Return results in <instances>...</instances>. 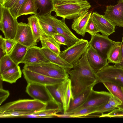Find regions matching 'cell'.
<instances>
[{
  "instance_id": "8d00e7d4",
  "label": "cell",
  "mask_w": 123,
  "mask_h": 123,
  "mask_svg": "<svg viewBox=\"0 0 123 123\" xmlns=\"http://www.w3.org/2000/svg\"><path fill=\"white\" fill-rule=\"evenodd\" d=\"M99 117H123V111L115 108L108 113L102 114Z\"/></svg>"
},
{
  "instance_id": "8992f818",
  "label": "cell",
  "mask_w": 123,
  "mask_h": 123,
  "mask_svg": "<svg viewBox=\"0 0 123 123\" xmlns=\"http://www.w3.org/2000/svg\"><path fill=\"white\" fill-rule=\"evenodd\" d=\"M97 84L108 81L123 87V67L119 64L108 65L96 73Z\"/></svg>"
},
{
  "instance_id": "ffe728a7",
  "label": "cell",
  "mask_w": 123,
  "mask_h": 123,
  "mask_svg": "<svg viewBox=\"0 0 123 123\" xmlns=\"http://www.w3.org/2000/svg\"><path fill=\"white\" fill-rule=\"evenodd\" d=\"M107 58L108 63L120 64L122 60L121 42H116L107 52Z\"/></svg>"
},
{
  "instance_id": "277c9868",
  "label": "cell",
  "mask_w": 123,
  "mask_h": 123,
  "mask_svg": "<svg viewBox=\"0 0 123 123\" xmlns=\"http://www.w3.org/2000/svg\"><path fill=\"white\" fill-rule=\"evenodd\" d=\"M48 104L33 99H21L9 102L0 107V112L11 110L39 111L47 109Z\"/></svg>"
},
{
  "instance_id": "f6af8a7d",
  "label": "cell",
  "mask_w": 123,
  "mask_h": 123,
  "mask_svg": "<svg viewBox=\"0 0 123 123\" xmlns=\"http://www.w3.org/2000/svg\"><path fill=\"white\" fill-rule=\"evenodd\" d=\"M121 42L122 46V60L121 63L120 64H119L123 67V34L122 41Z\"/></svg>"
},
{
  "instance_id": "74e56055",
  "label": "cell",
  "mask_w": 123,
  "mask_h": 123,
  "mask_svg": "<svg viewBox=\"0 0 123 123\" xmlns=\"http://www.w3.org/2000/svg\"><path fill=\"white\" fill-rule=\"evenodd\" d=\"M115 108H116L111 106L107 102L98 107L92 114L98 113L103 114L105 112H110Z\"/></svg>"
},
{
  "instance_id": "e0dca14e",
  "label": "cell",
  "mask_w": 123,
  "mask_h": 123,
  "mask_svg": "<svg viewBox=\"0 0 123 123\" xmlns=\"http://www.w3.org/2000/svg\"><path fill=\"white\" fill-rule=\"evenodd\" d=\"M91 16L99 32L108 36L115 32V26L103 16L96 12L92 13Z\"/></svg>"
},
{
  "instance_id": "d6a6232c",
  "label": "cell",
  "mask_w": 123,
  "mask_h": 123,
  "mask_svg": "<svg viewBox=\"0 0 123 123\" xmlns=\"http://www.w3.org/2000/svg\"><path fill=\"white\" fill-rule=\"evenodd\" d=\"M74 99L72 91L71 81L69 78L66 90L65 101V108L63 113H65L68 110L71 100Z\"/></svg>"
},
{
  "instance_id": "2e32d148",
  "label": "cell",
  "mask_w": 123,
  "mask_h": 123,
  "mask_svg": "<svg viewBox=\"0 0 123 123\" xmlns=\"http://www.w3.org/2000/svg\"><path fill=\"white\" fill-rule=\"evenodd\" d=\"M86 51L88 61L96 73L109 65L107 58L100 55L91 46H89Z\"/></svg>"
},
{
  "instance_id": "f35d334b",
  "label": "cell",
  "mask_w": 123,
  "mask_h": 123,
  "mask_svg": "<svg viewBox=\"0 0 123 123\" xmlns=\"http://www.w3.org/2000/svg\"><path fill=\"white\" fill-rule=\"evenodd\" d=\"M17 42L13 39H6L4 38V45L6 55L9 54L12 50Z\"/></svg>"
},
{
  "instance_id": "f1b7e54d",
  "label": "cell",
  "mask_w": 123,
  "mask_h": 123,
  "mask_svg": "<svg viewBox=\"0 0 123 123\" xmlns=\"http://www.w3.org/2000/svg\"><path fill=\"white\" fill-rule=\"evenodd\" d=\"M38 9L34 0H26L19 11L18 17L23 15L34 14L36 15Z\"/></svg>"
},
{
  "instance_id": "d590c367",
  "label": "cell",
  "mask_w": 123,
  "mask_h": 123,
  "mask_svg": "<svg viewBox=\"0 0 123 123\" xmlns=\"http://www.w3.org/2000/svg\"><path fill=\"white\" fill-rule=\"evenodd\" d=\"M26 0H18L13 6L9 9L11 13L13 16L16 18L19 10Z\"/></svg>"
},
{
  "instance_id": "b9f144b4",
  "label": "cell",
  "mask_w": 123,
  "mask_h": 123,
  "mask_svg": "<svg viewBox=\"0 0 123 123\" xmlns=\"http://www.w3.org/2000/svg\"><path fill=\"white\" fill-rule=\"evenodd\" d=\"M108 103L110 105L115 108L121 104V102L118 100L116 97L113 95L109 99Z\"/></svg>"
},
{
  "instance_id": "5b68a950",
  "label": "cell",
  "mask_w": 123,
  "mask_h": 123,
  "mask_svg": "<svg viewBox=\"0 0 123 123\" xmlns=\"http://www.w3.org/2000/svg\"><path fill=\"white\" fill-rule=\"evenodd\" d=\"M18 23L11 13L9 9L0 3V29L4 38L13 39L15 38Z\"/></svg>"
},
{
  "instance_id": "ba28073f",
  "label": "cell",
  "mask_w": 123,
  "mask_h": 123,
  "mask_svg": "<svg viewBox=\"0 0 123 123\" xmlns=\"http://www.w3.org/2000/svg\"><path fill=\"white\" fill-rule=\"evenodd\" d=\"M51 13L48 14L40 18L51 25L58 33L66 37L68 43V47L80 40V39L73 33L66 25L65 22V19L62 18V19H58L52 15Z\"/></svg>"
},
{
  "instance_id": "484cf974",
  "label": "cell",
  "mask_w": 123,
  "mask_h": 123,
  "mask_svg": "<svg viewBox=\"0 0 123 123\" xmlns=\"http://www.w3.org/2000/svg\"><path fill=\"white\" fill-rule=\"evenodd\" d=\"M40 41L42 47L47 48L59 55L60 52V46L55 41L52 36L45 34L41 35Z\"/></svg>"
},
{
  "instance_id": "7bdbcfd3",
  "label": "cell",
  "mask_w": 123,
  "mask_h": 123,
  "mask_svg": "<svg viewBox=\"0 0 123 123\" xmlns=\"http://www.w3.org/2000/svg\"><path fill=\"white\" fill-rule=\"evenodd\" d=\"M4 38L1 35L0 36V58L3 56L6 55L5 49L4 45Z\"/></svg>"
},
{
  "instance_id": "7a4b0ae2",
  "label": "cell",
  "mask_w": 123,
  "mask_h": 123,
  "mask_svg": "<svg viewBox=\"0 0 123 123\" xmlns=\"http://www.w3.org/2000/svg\"><path fill=\"white\" fill-rule=\"evenodd\" d=\"M56 16L74 19L88 12L91 5L87 0H52Z\"/></svg>"
},
{
  "instance_id": "83f0119b",
  "label": "cell",
  "mask_w": 123,
  "mask_h": 123,
  "mask_svg": "<svg viewBox=\"0 0 123 123\" xmlns=\"http://www.w3.org/2000/svg\"><path fill=\"white\" fill-rule=\"evenodd\" d=\"M39 10L36 15L39 19L49 13L53 9L52 0H34Z\"/></svg>"
},
{
  "instance_id": "603a6c76",
  "label": "cell",
  "mask_w": 123,
  "mask_h": 123,
  "mask_svg": "<svg viewBox=\"0 0 123 123\" xmlns=\"http://www.w3.org/2000/svg\"><path fill=\"white\" fill-rule=\"evenodd\" d=\"M22 74L20 67L17 65L0 74V79L2 81L12 84L21 78Z\"/></svg>"
},
{
  "instance_id": "52a82bcc",
  "label": "cell",
  "mask_w": 123,
  "mask_h": 123,
  "mask_svg": "<svg viewBox=\"0 0 123 123\" xmlns=\"http://www.w3.org/2000/svg\"><path fill=\"white\" fill-rule=\"evenodd\" d=\"M89 46L87 40L81 39L74 44L61 51L59 55L67 62L73 65L86 52Z\"/></svg>"
},
{
  "instance_id": "4fadbf2b",
  "label": "cell",
  "mask_w": 123,
  "mask_h": 123,
  "mask_svg": "<svg viewBox=\"0 0 123 123\" xmlns=\"http://www.w3.org/2000/svg\"><path fill=\"white\" fill-rule=\"evenodd\" d=\"M104 16L113 25L123 27V0H119L115 5H108Z\"/></svg>"
},
{
  "instance_id": "60d3db41",
  "label": "cell",
  "mask_w": 123,
  "mask_h": 123,
  "mask_svg": "<svg viewBox=\"0 0 123 123\" xmlns=\"http://www.w3.org/2000/svg\"><path fill=\"white\" fill-rule=\"evenodd\" d=\"M10 95L9 91L4 89L2 88H0V105L8 98Z\"/></svg>"
},
{
  "instance_id": "836d02e7",
  "label": "cell",
  "mask_w": 123,
  "mask_h": 123,
  "mask_svg": "<svg viewBox=\"0 0 123 123\" xmlns=\"http://www.w3.org/2000/svg\"><path fill=\"white\" fill-rule=\"evenodd\" d=\"M39 20L42 29L45 34L53 36L58 33L50 25L41 19Z\"/></svg>"
},
{
  "instance_id": "44dd1931",
  "label": "cell",
  "mask_w": 123,
  "mask_h": 123,
  "mask_svg": "<svg viewBox=\"0 0 123 123\" xmlns=\"http://www.w3.org/2000/svg\"><path fill=\"white\" fill-rule=\"evenodd\" d=\"M94 86L92 85L86 88L74 97L73 99L71 100L67 112L73 111L83 104L87 99Z\"/></svg>"
},
{
  "instance_id": "d6986e66",
  "label": "cell",
  "mask_w": 123,
  "mask_h": 123,
  "mask_svg": "<svg viewBox=\"0 0 123 123\" xmlns=\"http://www.w3.org/2000/svg\"><path fill=\"white\" fill-rule=\"evenodd\" d=\"M92 11H88L74 19L71 25L72 29L78 34L84 37L86 27L92 14Z\"/></svg>"
},
{
  "instance_id": "4316f807",
  "label": "cell",
  "mask_w": 123,
  "mask_h": 123,
  "mask_svg": "<svg viewBox=\"0 0 123 123\" xmlns=\"http://www.w3.org/2000/svg\"><path fill=\"white\" fill-rule=\"evenodd\" d=\"M112 95L121 103L117 108L123 111V91L121 87L114 83L108 81L102 83Z\"/></svg>"
},
{
  "instance_id": "3957f363",
  "label": "cell",
  "mask_w": 123,
  "mask_h": 123,
  "mask_svg": "<svg viewBox=\"0 0 123 123\" xmlns=\"http://www.w3.org/2000/svg\"><path fill=\"white\" fill-rule=\"evenodd\" d=\"M23 68L53 78L66 80L69 78L67 69L51 62L25 64Z\"/></svg>"
},
{
  "instance_id": "9a60e30c",
  "label": "cell",
  "mask_w": 123,
  "mask_h": 123,
  "mask_svg": "<svg viewBox=\"0 0 123 123\" xmlns=\"http://www.w3.org/2000/svg\"><path fill=\"white\" fill-rule=\"evenodd\" d=\"M112 96L110 92L104 91H96L93 89L85 102L73 111L85 107H98L108 102L110 98Z\"/></svg>"
},
{
  "instance_id": "ac0fdd59",
  "label": "cell",
  "mask_w": 123,
  "mask_h": 123,
  "mask_svg": "<svg viewBox=\"0 0 123 123\" xmlns=\"http://www.w3.org/2000/svg\"><path fill=\"white\" fill-rule=\"evenodd\" d=\"M50 62L42 52L40 48L36 45L28 48L22 63L27 64Z\"/></svg>"
},
{
  "instance_id": "ab89813d",
  "label": "cell",
  "mask_w": 123,
  "mask_h": 123,
  "mask_svg": "<svg viewBox=\"0 0 123 123\" xmlns=\"http://www.w3.org/2000/svg\"><path fill=\"white\" fill-rule=\"evenodd\" d=\"M56 42L60 45H63L68 47V43L66 37L64 36L57 33L52 36Z\"/></svg>"
},
{
  "instance_id": "4dcf8cb0",
  "label": "cell",
  "mask_w": 123,
  "mask_h": 123,
  "mask_svg": "<svg viewBox=\"0 0 123 123\" xmlns=\"http://www.w3.org/2000/svg\"><path fill=\"white\" fill-rule=\"evenodd\" d=\"M17 65L8 55H4L0 58V74Z\"/></svg>"
},
{
  "instance_id": "8fae6325",
  "label": "cell",
  "mask_w": 123,
  "mask_h": 123,
  "mask_svg": "<svg viewBox=\"0 0 123 123\" xmlns=\"http://www.w3.org/2000/svg\"><path fill=\"white\" fill-rule=\"evenodd\" d=\"M116 42L109 38L108 36L97 33L91 35L89 43V46H91L100 55L107 58V52Z\"/></svg>"
},
{
  "instance_id": "7402d4cb",
  "label": "cell",
  "mask_w": 123,
  "mask_h": 123,
  "mask_svg": "<svg viewBox=\"0 0 123 123\" xmlns=\"http://www.w3.org/2000/svg\"><path fill=\"white\" fill-rule=\"evenodd\" d=\"M40 49L42 52L50 62L60 66L67 70L72 68L73 65L67 62L59 55H57L47 48L42 47L40 48Z\"/></svg>"
},
{
  "instance_id": "1f68e13d",
  "label": "cell",
  "mask_w": 123,
  "mask_h": 123,
  "mask_svg": "<svg viewBox=\"0 0 123 123\" xmlns=\"http://www.w3.org/2000/svg\"><path fill=\"white\" fill-rule=\"evenodd\" d=\"M60 109L58 107L45 110L36 112L38 118H51L55 117V115L61 112Z\"/></svg>"
},
{
  "instance_id": "f546056e",
  "label": "cell",
  "mask_w": 123,
  "mask_h": 123,
  "mask_svg": "<svg viewBox=\"0 0 123 123\" xmlns=\"http://www.w3.org/2000/svg\"><path fill=\"white\" fill-rule=\"evenodd\" d=\"M34 113L28 111L11 110L0 112V117L1 118L22 117L24 116Z\"/></svg>"
},
{
  "instance_id": "e575fe53",
  "label": "cell",
  "mask_w": 123,
  "mask_h": 123,
  "mask_svg": "<svg viewBox=\"0 0 123 123\" xmlns=\"http://www.w3.org/2000/svg\"><path fill=\"white\" fill-rule=\"evenodd\" d=\"M86 31V32H88L91 35L99 32L91 16L87 24Z\"/></svg>"
},
{
  "instance_id": "7dc6e473",
  "label": "cell",
  "mask_w": 123,
  "mask_h": 123,
  "mask_svg": "<svg viewBox=\"0 0 123 123\" xmlns=\"http://www.w3.org/2000/svg\"><path fill=\"white\" fill-rule=\"evenodd\" d=\"M121 89H122V90H123V87H121Z\"/></svg>"
},
{
  "instance_id": "6da1fadb",
  "label": "cell",
  "mask_w": 123,
  "mask_h": 123,
  "mask_svg": "<svg viewBox=\"0 0 123 123\" xmlns=\"http://www.w3.org/2000/svg\"><path fill=\"white\" fill-rule=\"evenodd\" d=\"M67 72L74 98L86 88L97 84L96 73L88 61L86 51Z\"/></svg>"
},
{
  "instance_id": "ee69618b",
  "label": "cell",
  "mask_w": 123,
  "mask_h": 123,
  "mask_svg": "<svg viewBox=\"0 0 123 123\" xmlns=\"http://www.w3.org/2000/svg\"><path fill=\"white\" fill-rule=\"evenodd\" d=\"M18 0H4L3 5L9 9L11 8Z\"/></svg>"
},
{
  "instance_id": "cb8c5ba5",
  "label": "cell",
  "mask_w": 123,
  "mask_h": 123,
  "mask_svg": "<svg viewBox=\"0 0 123 123\" xmlns=\"http://www.w3.org/2000/svg\"><path fill=\"white\" fill-rule=\"evenodd\" d=\"M28 48L17 43L13 48L8 55L17 65L22 62Z\"/></svg>"
},
{
  "instance_id": "30bf717a",
  "label": "cell",
  "mask_w": 123,
  "mask_h": 123,
  "mask_svg": "<svg viewBox=\"0 0 123 123\" xmlns=\"http://www.w3.org/2000/svg\"><path fill=\"white\" fill-rule=\"evenodd\" d=\"M13 40L17 43L28 48L36 46L37 44L28 23H18L16 34Z\"/></svg>"
},
{
  "instance_id": "5bb4252c",
  "label": "cell",
  "mask_w": 123,
  "mask_h": 123,
  "mask_svg": "<svg viewBox=\"0 0 123 123\" xmlns=\"http://www.w3.org/2000/svg\"><path fill=\"white\" fill-rule=\"evenodd\" d=\"M26 92L34 99L44 103H52L51 97L45 86L28 83Z\"/></svg>"
},
{
  "instance_id": "d4e9b609",
  "label": "cell",
  "mask_w": 123,
  "mask_h": 123,
  "mask_svg": "<svg viewBox=\"0 0 123 123\" xmlns=\"http://www.w3.org/2000/svg\"><path fill=\"white\" fill-rule=\"evenodd\" d=\"M27 19L34 40L36 42H38L40 40L41 35L45 34L40 23L39 18L36 15H34L29 17Z\"/></svg>"
},
{
  "instance_id": "7c38bea8",
  "label": "cell",
  "mask_w": 123,
  "mask_h": 123,
  "mask_svg": "<svg viewBox=\"0 0 123 123\" xmlns=\"http://www.w3.org/2000/svg\"><path fill=\"white\" fill-rule=\"evenodd\" d=\"M22 71L27 83H35L46 86L59 84L66 80L50 77L24 68Z\"/></svg>"
},
{
  "instance_id": "9c48e42d",
  "label": "cell",
  "mask_w": 123,
  "mask_h": 123,
  "mask_svg": "<svg viewBox=\"0 0 123 123\" xmlns=\"http://www.w3.org/2000/svg\"><path fill=\"white\" fill-rule=\"evenodd\" d=\"M68 79L59 84L46 86L51 97L52 103L56 105L62 112L63 111V112Z\"/></svg>"
},
{
  "instance_id": "bcb514c9",
  "label": "cell",
  "mask_w": 123,
  "mask_h": 123,
  "mask_svg": "<svg viewBox=\"0 0 123 123\" xmlns=\"http://www.w3.org/2000/svg\"><path fill=\"white\" fill-rule=\"evenodd\" d=\"M0 3L3 5L4 2V0H0Z\"/></svg>"
}]
</instances>
